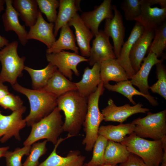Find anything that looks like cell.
I'll list each match as a JSON object with an SVG mask.
<instances>
[{"instance_id": "6da1fadb", "label": "cell", "mask_w": 166, "mask_h": 166, "mask_svg": "<svg viewBox=\"0 0 166 166\" xmlns=\"http://www.w3.org/2000/svg\"><path fill=\"white\" fill-rule=\"evenodd\" d=\"M88 97L77 90L68 92L57 98V106L64 113L63 131L72 137L79 134L85 121L88 108Z\"/></svg>"}, {"instance_id": "7a4b0ae2", "label": "cell", "mask_w": 166, "mask_h": 166, "mask_svg": "<svg viewBox=\"0 0 166 166\" xmlns=\"http://www.w3.org/2000/svg\"><path fill=\"white\" fill-rule=\"evenodd\" d=\"M12 87L14 90L26 96L29 100L30 112L25 118L28 126H31L49 115L57 106V98L43 89H30L18 82Z\"/></svg>"}, {"instance_id": "3957f363", "label": "cell", "mask_w": 166, "mask_h": 166, "mask_svg": "<svg viewBox=\"0 0 166 166\" xmlns=\"http://www.w3.org/2000/svg\"><path fill=\"white\" fill-rule=\"evenodd\" d=\"M61 111L56 107L49 115L33 124L24 146L31 145L40 140L45 139L54 145L63 131L64 122Z\"/></svg>"}, {"instance_id": "277c9868", "label": "cell", "mask_w": 166, "mask_h": 166, "mask_svg": "<svg viewBox=\"0 0 166 166\" xmlns=\"http://www.w3.org/2000/svg\"><path fill=\"white\" fill-rule=\"evenodd\" d=\"M105 90L102 81L98 85L96 90L89 95L88 98L87 113L83 124L85 136L82 143L87 152L92 150L94 143L98 136L100 125L104 118L100 111L99 101L100 96Z\"/></svg>"}, {"instance_id": "5b68a950", "label": "cell", "mask_w": 166, "mask_h": 166, "mask_svg": "<svg viewBox=\"0 0 166 166\" xmlns=\"http://www.w3.org/2000/svg\"><path fill=\"white\" fill-rule=\"evenodd\" d=\"M121 143L130 152L141 158L146 164L151 166H160L163 154L161 140H147L133 132L126 136Z\"/></svg>"}, {"instance_id": "8992f818", "label": "cell", "mask_w": 166, "mask_h": 166, "mask_svg": "<svg viewBox=\"0 0 166 166\" xmlns=\"http://www.w3.org/2000/svg\"><path fill=\"white\" fill-rule=\"evenodd\" d=\"M18 46V42L14 41L0 49V61L2 65L0 82H8L12 86L17 82V78L22 76L25 66L26 57L19 56Z\"/></svg>"}, {"instance_id": "52a82bcc", "label": "cell", "mask_w": 166, "mask_h": 166, "mask_svg": "<svg viewBox=\"0 0 166 166\" xmlns=\"http://www.w3.org/2000/svg\"><path fill=\"white\" fill-rule=\"evenodd\" d=\"M132 123L135 126L134 133L138 136L154 140L166 136V109L155 113L148 112L145 117L138 118Z\"/></svg>"}, {"instance_id": "ba28073f", "label": "cell", "mask_w": 166, "mask_h": 166, "mask_svg": "<svg viewBox=\"0 0 166 166\" xmlns=\"http://www.w3.org/2000/svg\"><path fill=\"white\" fill-rule=\"evenodd\" d=\"M47 61L56 66L58 70L70 81L73 79V72L79 75L77 65L81 62H89L88 59L76 53L62 50L50 54H46Z\"/></svg>"}, {"instance_id": "9c48e42d", "label": "cell", "mask_w": 166, "mask_h": 166, "mask_svg": "<svg viewBox=\"0 0 166 166\" xmlns=\"http://www.w3.org/2000/svg\"><path fill=\"white\" fill-rule=\"evenodd\" d=\"M26 109V107L23 106L8 115H3L0 111L1 143L6 142L13 137L18 140H21L20 131L27 125L25 120L22 118Z\"/></svg>"}, {"instance_id": "30bf717a", "label": "cell", "mask_w": 166, "mask_h": 166, "mask_svg": "<svg viewBox=\"0 0 166 166\" xmlns=\"http://www.w3.org/2000/svg\"><path fill=\"white\" fill-rule=\"evenodd\" d=\"M112 9L114 11V16L112 18L105 20L103 31L106 35L112 38L114 54L118 58L124 43L125 28L122 15L116 5L112 6Z\"/></svg>"}, {"instance_id": "8fae6325", "label": "cell", "mask_w": 166, "mask_h": 166, "mask_svg": "<svg viewBox=\"0 0 166 166\" xmlns=\"http://www.w3.org/2000/svg\"><path fill=\"white\" fill-rule=\"evenodd\" d=\"M142 104L139 103L131 106L129 104L117 106L113 101L110 98L108 105L101 110L105 121H114L122 123L132 115L138 113H146L149 109L143 107Z\"/></svg>"}, {"instance_id": "7c38bea8", "label": "cell", "mask_w": 166, "mask_h": 166, "mask_svg": "<svg viewBox=\"0 0 166 166\" xmlns=\"http://www.w3.org/2000/svg\"><path fill=\"white\" fill-rule=\"evenodd\" d=\"M109 38L103 30H99L98 33L95 36V39L92 41V46L90 50L88 59L90 66H93L96 63H101L108 59L117 58Z\"/></svg>"}, {"instance_id": "4fadbf2b", "label": "cell", "mask_w": 166, "mask_h": 166, "mask_svg": "<svg viewBox=\"0 0 166 166\" xmlns=\"http://www.w3.org/2000/svg\"><path fill=\"white\" fill-rule=\"evenodd\" d=\"M111 2V0H104L100 5L95 6L93 10L83 12L80 16L93 36L98 33L99 25L103 21L113 17Z\"/></svg>"}, {"instance_id": "5bb4252c", "label": "cell", "mask_w": 166, "mask_h": 166, "mask_svg": "<svg viewBox=\"0 0 166 166\" xmlns=\"http://www.w3.org/2000/svg\"><path fill=\"white\" fill-rule=\"evenodd\" d=\"M141 14L135 21L142 26L144 30H154L166 21V7H152L149 0H141Z\"/></svg>"}, {"instance_id": "9a60e30c", "label": "cell", "mask_w": 166, "mask_h": 166, "mask_svg": "<svg viewBox=\"0 0 166 166\" xmlns=\"http://www.w3.org/2000/svg\"><path fill=\"white\" fill-rule=\"evenodd\" d=\"M72 137L68 134L65 138H60L49 155L38 166H83L86 157L81 155L79 151H70L65 157L61 156L57 153V149L59 144L64 140Z\"/></svg>"}, {"instance_id": "2e32d148", "label": "cell", "mask_w": 166, "mask_h": 166, "mask_svg": "<svg viewBox=\"0 0 166 166\" xmlns=\"http://www.w3.org/2000/svg\"><path fill=\"white\" fill-rule=\"evenodd\" d=\"M54 24L48 23L43 18L39 10L37 21L30 27L27 39L39 41L46 45L47 49L51 47L56 41L54 33Z\"/></svg>"}, {"instance_id": "e0dca14e", "label": "cell", "mask_w": 166, "mask_h": 166, "mask_svg": "<svg viewBox=\"0 0 166 166\" xmlns=\"http://www.w3.org/2000/svg\"><path fill=\"white\" fill-rule=\"evenodd\" d=\"M6 8L2 18L5 30L13 31L17 34L21 44L25 46L28 40V32L24 25L20 23L19 15L13 6L12 0H5Z\"/></svg>"}, {"instance_id": "ac0fdd59", "label": "cell", "mask_w": 166, "mask_h": 166, "mask_svg": "<svg viewBox=\"0 0 166 166\" xmlns=\"http://www.w3.org/2000/svg\"><path fill=\"white\" fill-rule=\"evenodd\" d=\"M153 29L144 30L133 45L129 55L132 67L136 73L140 68L144 56L154 37Z\"/></svg>"}, {"instance_id": "d6986e66", "label": "cell", "mask_w": 166, "mask_h": 166, "mask_svg": "<svg viewBox=\"0 0 166 166\" xmlns=\"http://www.w3.org/2000/svg\"><path fill=\"white\" fill-rule=\"evenodd\" d=\"M163 59H158L153 53H148V56L144 57L139 70L131 78L132 84L137 87L142 93L150 95L149 92L150 86L148 82L149 74L152 68L159 63H162Z\"/></svg>"}, {"instance_id": "ffe728a7", "label": "cell", "mask_w": 166, "mask_h": 166, "mask_svg": "<svg viewBox=\"0 0 166 166\" xmlns=\"http://www.w3.org/2000/svg\"><path fill=\"white\" fill-rule=\"evenodd\" d=\"M75 30V38L81 55L89 57L90 43L93 35L90 29L85 25L78 13H76L68 23Z\"/></svg>"}, {"instance_id": "44dd1931", "label": "cell", "mask_w": 166, "mask_h": 166, "mask_svg": "<svg viewBox=\"0 0 166 166\" xmlns=\"http://www.w3.org/2000/svg\"><path fill=\"white\" fill-rule=\"evenodd\" d=\"M93 66L91 69L86 67L81 79L75 83L77 91L83 97H88L94 92L102 82L100 74L101 63H96Z\"/></svg>"}, {"instance_id": "7402d4cb", "label": "cell", "mask_w": 166, "mask_h": 166, "mask_svg": "<svg viewBox=\"0 0 166 166\" xmlns=\"http://www.w3.org/2000/svg\"><path fill=\"white\" fill-rule=\"evenodd\" d=\"M144 30V27L136 22L127 40L122 46L119 57L117 58L125 69L129 79H131L135 74L130 61V52L134 44Z\"/></svg>"}, {"instance_id": "603a6c76", "label": "cell", "mask_w": 166, "mask_h": 166, "mask_svg": "<svg viewBox=\"0 0 166 166\" xmlns=\"http://www.w3.org/2000/svg\"><path fill=\"white\" fill-rule=\"evenodd\" d=\"M100 74L103 83H109L110 81L117 83L129 79L125 69L117 58L110 59L102 62Z\"/></svg>"}, {"instance_id": "cb8c5ba5", "label": "cell", "mask_w": 166, "mask_h": 166, "mask_svg": "<svg viewBox=\"0 0 166 166\" xmlns=\"http://www.w3.org/2000/svg\"><path fill=\"white\" fill-rule=\"evenodd\" d=\"M57 98L70 91H76L75 83L72 82L57 69L43 89Z\"/></svg>"}, {"instance_id": "d4e9b609", "label": "cell", "mask_w": 166, "mask_h": 166, "mask_svg": "<svg viewBox=\"0 0 166 166\" xmlns=\"http://www.w3.org/2000/svg\"><path fill=\"white\" fill-rule=\"evenodd\" d=\"M79 0H60L59 11L54 23L53 33L56 37L59 30L80 10Z\"/></svg>"}, {"instance_id": "484cf974", "label": "cell", "mask_w": 166, "mask_h": 166, "mask_svg": "<svg viewBox=\"0 0 166 166\" xmlns=\"http://www.w3.org/2000/svg\"><path fill=\"white\" fill-rule=\"evenodd\" d=\"M103 83L105 88L109 91L121 94L128 99L134 105L136 104L133 99V96L135 95L144 97L152 106H157L159 104L158 101L154 97L151 95L144 94L134 88L130 80H128L120 81L114 85H111L109 83Z\"/></svg>"}, {"instance_id": "4316f807", "label": "cell", "mask_w": 166, "mask_h": 166, "mask_svg": "<svg viewBox=\"0 0 166 166\" xmlns=\"http://www.w3.org/2000/svg\"><path fill=\"white\" fill-rule=\"evenodd\" d=\"M13 6L26 26L30 28L35 24L39 11L36 0H14Z\"/></svg>"}, {"instance_id": "83f0119b", "label": "cell", "mask_w": 166, "mask_h": 166, "mask_svg": "<svg viewBox=\"0 0 166 166\" xmlns=\"http://www.w3.org/2000/svg\"><path fill=\"white\" fill-rule=\"evenodd\" d=\"M59 38L46 50V54L57 53L65 50H71L78 54L79 48L76 44V39L72 30L68 24L61 29Z\"/></svg>"}, {"instance_id": "f1b7e54d", "label": "cell", "mask_w": 166, "mask_h": 166, "mask_svg": "<svg viewBox=\"0 0 166 166\" xmlns=\"http://www.w3.org/2000/svg\"><path fill=\"white\" fill-rule=\"evenodd\" d=\"M135 126L132 122L120 123L117 125H101L99 129L98 134L102 136L108 140L121 143L127 135H130L134 132Z\"/></svg>"}, {"instance_id": "f546056e", "label": "cell", "mask_w": 166, "mask_h": 166, "mask_svg": "<svg viewBox=\"0 0 166 166\" xmlns=\"http://www.w3.org/2000/svg\"><path fill=\"white\" fill-rule=\"evenodd\" d=\"M121 143L108 140L104 154L105 164L113 165L125 161L131 154Z\"/></svg>"}, {"instance_id": "4dcf8cb0", "label": "cell", "mask_w": 166, "mask_h": 166, "mask_svg": "<svg viewBox=\"0 0 166 166\" xmlns=\"http://www.w3.org/2000/svg\"><path fill=\"white\" fill-rule=\"evenodd\" d=\"M57 69L56 66L50 63L42 69H35L27 66L24 68L31 78L32 89L34 90L43 89Z\"/></svg>"}, {"instance_id": "1f68e13d", "label": "cell", "mask_w": 166, "mask_h": 166, "mask_svg": "<svg viewBox=\"0 0 166 166\" xmlns=\"http://www.w3.org/2000/svg\"><path fill=\"white\" fill-rule=\"evenodd\" d=\"M154 36L148 50L159 57H164V51L166 48V21L154 29Z\"/></svg>"}, {"instance_id": "d6a6232c", "label": "cell", "mask_w": 166, "mask_h": 166, "mask_svg": "<svg viewBox=\"0 0 166 166\" xmlns=\"http://www.w3.org/2000/svg\"><path fill=\"white\" fill-rule=\"evenodd\" d=\"M47 140L33 143L31 145L28 156L23 164V166H38L40 157L46 153Z\"/></svg>"}, {"instance_id": "836d02e7", "label": "cell", "mask_w": 166, "mask_h": 166, "mask_svg": "<svg viewBox=\"0 0 166 166\" xmlns=\"http://www.w3.org/2000/svg\"><path fill=\"white\" fill-rule=\"evenodd\" d=\"M108 140L98 134L93 148V156L88 163L92 165H100L104 164V154Z\"/></svg>"}, {"instance_id": "e575fe53", "label": "cell", "mask_w": 166, "mask_h": 166, "mask_svg": "<svg viewBox=\"0 0 166 166\" xmlns=\"http://www.w3.org/2000/svg\"><path fill=\"white\" fill-rule=\"evenodd\" d=\"M157 82L150 87L149 89L154 93H157L166 100V70L162 63L156 65Z\"/></svg>"}, {"instance_id": "d590c367", "label": "cell", "mask_w": 166, "mask_h": 166, "mask_svg": "<svg viewBox=\"0 0 166 166\" xmlns=\"http://www.w3.org/2000/svg\"><path fill=\"white\" fill-rule=\"evenodd\" d=\"M39 11L44 14L50 22L54 23L57 16V9L59 7V0H36Z\"/></svg>"}, {"instance_id": "8d00e7d4", "label": "cell", "mask_w": 166, "mask_h": 166, "mask_svg": "<svg viewBox=\"0 0 166 166\" xmlns=\"http://www.w3.org/2000/svg\"><path fill=\"white\" fill-rule=\"evenodd\" d=\"M31 147V145L17 147L13 151H8L4 157L6 166H23L22 158L24 156H28Z\"/></svg>"}, {"instance_id": "74e56055", "label": "cell", "mask_w": 166, "mask_h": 166, "mask_svg": "<svg viewBox=\"0 0 166 166\" xmlns=\"http://www.w3.org/2000/svg\"><path fill=\"white\" fill-rule=\"evenodd\" d=\"M120 7L124 12V17L126 20L135 21L141 14V0H123Z\"/></svg>"}, {"instance_id": "f35d334b", "label": "cell", "mask_w": 166, "mask_h": 166, "mask_svg": "<svg viewBox=\"0 0 166 166\" xmlns=\"http://www.w3.org/2000/svg\"><path fill=\"white\" fill-rule=\"evenodd\" d=\"M23 102L19 96L10 93L0 100V106L5 109H9L12 112L21 108Z\"/></svg>"}, {"instance_id": "ab89813d", "label": "cell", "mask_w": 166, "mask_h": 166, "mask_svg": "<svg viewBox=\"0 0 166 166\" xmlns=\"http://www.w3.org/2000/svg\"><path fill=\"white\" fill-rule=\"evenodd\" d=\"M120 166H151L145 163L138 156L131 153L127 160L120 164Z\"/></svg>"}, {"instance_id": "60d3db41", "label": "cell", "mask_w": 166, "mask_h": 166, "mask_svg": "<svg viewBox=\"0 0 166 166\" xmlns=\"http://www.w3.org/2000/svg\"><path fill=\"white\" fill-rule=\"evenodd\" d=\"M9 93L8 86L4 85L3 83L0 82V100Z\"/></svg>"}, {"instance_id": "b9f144b4", "label": "cell", "mask_w": 166, "mask_h": 166, "mask_svg": "<svg viewBox=\"0 0 166 166\" xmlns=\"http://www.w3.org/2000/svg\"><path fill=\"white\" fill-rule=\"evenodd\" d=\"M9 43V41L4 37L0 35V49L3 48Z\"/></svg>"}, {"instance_id": "7bdbcfd3", "label": "cell", "mask_w": 166, "mask_h": 166, "mask_svg": "<svg viewBox=\"0 0 166 166\" xmlns=\"http://www.w3.org/2000/svg\"><path fill=\"white\" fill-rule=\"evenodd\" d=\"M9 148L10 147L8 146L0 147V158L4 157Z\"/></svg>"}, {"instance_id": "ee69618b", "label": "cell", "mask_w": 166, "mask_h": 166, "mask_svg": "<svg viewBox=\"0 0 166 166\" xmlns=\"http://www.w3.org/2000/svg\"><path fill=\"white\" fill-rule=\"evenodd\" d=\"M83 166H120L117 165H113L109 164H103L100 165H92L89 164L88 163H84Z\"/></svg>"}, {"instance_id": "f6af8a7d", "label": "cell", "mask_w": 166, "mask_h": 166, "mask_svg": "<svg viewBox=\"0 0 166 166\" xmlns=\"http://www.w3.org/2000/svg\"><path fill=\"white\" fill-rule=\"evenodd\" d=\"M5 4V0H0V13L4 9V5Z\"/></svg>"}, {"instance_id": "bcb514c9", "label": "cell", "mask_w": 166, "mask_h": 166, "mask_svg": "<svg viewBox=\"0 0 166 166\" xmlns=\"http://www.w3.org/2000/svg\"><path fill=\"white\" fill-rule=\"evenodd\" d=\"M161 165L160 166H166V161H162L161 163Z\"/></svg>"}]
</instances>
